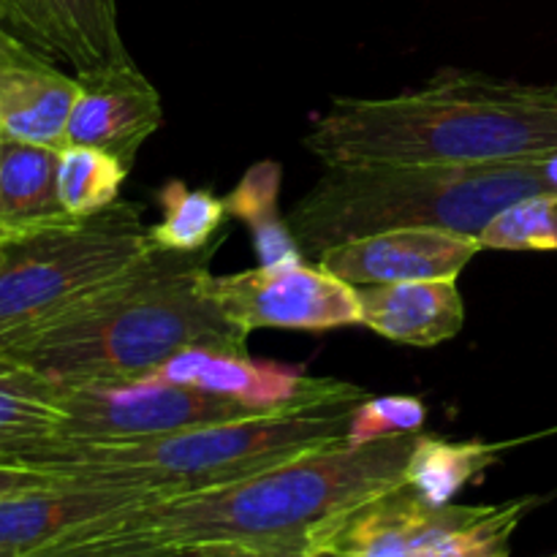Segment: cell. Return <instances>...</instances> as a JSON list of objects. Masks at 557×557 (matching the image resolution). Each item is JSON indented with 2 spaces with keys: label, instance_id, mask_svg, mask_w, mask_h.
Masks as SVG:
<instances>
[{
  "label": "cell",
  "instance_id": "cell-1",
  "mask_svg": "<svg viewBox=\"0 0 557 557\" xmlns=\"http://www.w3.org/2000/svg\"><path fill=\"white\" fill-rule=\"evenodd\" d=\"M302 147L326 169L547 158L557 152V85L446 69L392 98H335Z\"/></svg>",
  "mask_w": 557,
  "mask_h": 557
},
{
  "label": "cell",
  "instance_id": "cell-2",
  "mask_svg": "<svg viewBox=\"0 0 557 557\" xmlns=\"http://www.w3.org/2000/svg\"><path fill=\"white\" fill-rule=\"evenodd\" d=\"M419 435L319 446L221 487L158 498L114 520L112 528L177 547L308 557L351 511L406 484Z\"/></svg>",
  "mask_w": 557,
  "mask_h": 557
},
{
  "label": "cell",
  "instance_id": "cell-3",
  "mask_svg": "<svg viewBox=\"0 0 557 557\" xmlns=\"http://www.w3.org/2000/svg\"><path fill=\"white\" fill-rule=\"evenodd\" d=\"M152 245L141 259L44 330L0 351L52 381H128L194 346L248 351L210 294V261Z\"/></svg>",
  "mask_w": 557,
  "mask_h": 557
},
{
  "label": "cell",
  "instance_id": "cell-4",
  "mask_svg": "<svg viewBox=\"0 0 557 557\" xmlns=\"http://www.w3.org/2000/svg\"><path fill=\"white\" fill-rule=\"evenodd\" d=\"M354 408L232 419L145 438L49 435L22 457L20 466L152 490L169 498L237 482L319 446L346 444Z\"/></svg>",
  "mask_w": 557,
  "mask_h": 557
},
{
  "label": "cell",
  "instance_id": "cell-5",
  "mask_svg": "<svg viewBox=\"0 0 557 557\" xmlns=\"http://www.w3.org/2000/svg\"><path fill=\"white\" fill-rule=\"evenodd\" d=\"M547 158L482 166L326 169L286 221L305 259L313 261L332 245L392 228H446L479 237L517 201L557 199Z\"/></svg>",
  "mask_w": 557,
  "mask_h": 557
},
{
  "label": "cell",
  "instance_id": "cell-6",
  "mask_svg": "<svg viewBox=\"0 0 557 557\" xmlns=\"http://www.w3.org/2000/svg\"><path fill=\"white\" fill-rule=\"evenodd\" d=\"M152 248L134 201L0 250V351L44 330Z\"/></svg>",
  "mask_w": 557,
  "mask_h": 557
},
{
  "label": "cell",
  "instance_id": "cell-7",
  "mask_svg": "<svg viewBox=\"0 0 557 557\" xmlns=\"http://www.w3.org/2000/svg\"><path fill=\"white\" fill-rule=\"evenodd\" d=\"M539 504V495L433 504L403 484L330 528L308 557H509L517 528Z\"/></svg>",
  "mask_w": 557,
  "mask_h": 557
},
{
  "label": "cell",
  "instance_id": "cell-8",
  "mask_svg": "<svg viewBox=\"0 0 557 557\" xmlns=\"http://www.w3.org/2000/svg\"><path fill=\"white\" fill-rule=\"evenodd\" d=\"M63 430L74 438H145L199 424L261 417L223 395L152 381H58Z\"/></svg>",
  "mask_w": 557,
  "mask_h": 557
},
{
  "label": "cell",
  "instance_id": "cell-9",
  "mask_svg": "<svg viewBox=\"0 0 557 557\" xmlns=\"http://www.w3.org/2000/svg\"><path fill=\"white\" fill-rule=\"evenodd\" d=\"M210 294L228 324L243 335L253 330L326 332L362 324L359 288L315 261L259 264L237 275H212Z\"/></svg>",
  "mask_w": 557,
  "mask_h": 557
},
{
  "label": "cell",
  "instance_id": "cell-10",
  "mask_svg": "<svg viewBox=\"0 0 557 557\" xmlns=\"http://www.w3.org/2000/svg\"><path fill=\"white\" fill-rule=\"evenodd\" d=\"M147 379L232 397L261 417L313 411V408H354L370 397L362 386L346 381L310 379L299 368L256 362L248 351L212 346L185 348L152 370Z\"/></svg>",
  "mask_w": 557,
  "mask_h": 557
},
{
  "label": "cell",
  "instance_id": "cell-11",
  "mask_svg": "<svg viewBox=\"0 0 557 557\" xmlns=\"http://www.w3.org/2000/svg\"><path fill=\"white\" fill-rule=\"evenodd\" d=\"M158 498L163 495L152 490L60 476L0 500V557H20L82 536Z\"/></svg>",
  "mask_w": 557,
  "mask_h": 557
},
{
  "label": "cell",
  "instance_id": "cell-12",
  "mask_svg": "<svg viewBox=\"0 0 557 557\" xmlns=\"http://www.w3.org/2000/svg\"><path fill=\"white\" fill-rule=\"evenodd\" d=\"M482 243L473 234L446 228H392L332 245L315 259L351 286H384L403 281H457Z\"/></svg>",
  "mask_w": 557,
  "mask_h": 557
},
{
  "label": "cell",
  "instance_id": "cell-13",
  "mask_svg": "<svg viewBox=\"0 0 557 557\" xmlns=\"http://www.w3.org/2000/svg\"><path fill=\"white\" fill-rule=\"evenodd\" d=\"M0 20L74 76L131 60L117 25V0H0Z\"/></svg>",
  "mask_w": 557,
  "mask_h": 557
},
{
  "label": "cell",
  "instance_id": "cell-14",
  "mask_svg": "<svg viewBox=\"0 0 557 557\" xmlns=\"http://www.w3.org/2000/svg\"><path fill=\"white\" fill-rule=\"evenodd\" d=\"M76 79L79 96L65 125V147H98L131 169L141 145L163 125L158 90L134 60Z\"/></svg>",
  "mask_w": 557,
  "mask_h": 557
},
{
  "label": "cell",
  "instance_id": "cell-15",
  "mask_svg": "<svg viewBox=\"0 0 557 557\" xmlns=\"http://www.w3.org/2000/svg\"><path fill=\"white\" fill-rule=\"evenodd\" d=\"M79 96V79L52 58L0 25V136L65 147V125Z\"/></svg>",
  "mask_w": 557,
  "mask_h": 557
},
{
  "label": "cell",
  "instance_id": "cell-16",
  "mask_svg": "<svg viewBox=\"0 0 557 557\" xmlns=\"http://www.w3.org/2000/svg\"><path fill=\"white\" fill-rule=\"evenodd\" d=\"M58 161L60 150L54 147L0 139V245L25 243L79 223L60 201Z\"/></svg>",
  "mask_w": 557,
  "mask_h": 557
},
{
  "label": "cell",
  "instance_id": "cell-17",
  "mask_svg": "<svg viewBox=\"0 0 557 557\" xmlns=\"http://www.w3.org/2000/svg\"><path fill=\"white\" fill-rule=\"evenodd\" d=\"M362 324L392 343L433 348L460 335L466 305L457 281H403L359 288Z\"/></svg>",
  "mask_w": 557,
  "mask_h": 557
},
{
  "label": "cell",
  "instance_id": "cell-18",
  "mask_svg": "<svg viewBox=\"0 0 557 557\" xmlns=\"http://www.w3.org/2000/svg\"><path fill=\"white\" fill-rule=\"evenodd\" d=\"M60 430L58 381L0 354V462L20 466L27 449Z\"/></svg>",
  "mask_w": 557,
  "mask_h": 557
},
{
  "label": "cell",
  "instance_id": "cell-19",
  "mask_svg": "<svg viewBox=\"0 0 557 557\" xmlns=\"http://www.w3.org/2000/svg\"><path fill=\"white\" fill-rule=\"evenodd\" d=\"M283 169L275 161H259L243 174L232 194L223 199L226 212L250 228L256 256L261 267L292 264L305 261L302 248L294 237L288 221L281 218L277 196H281Z\"/></svg>",
  "mask_w": 557,
  "mask_h": 557
},
{
  "label": "cell",
  "instance_id": "cell-20",
  "mask_svg": "<svg viewBox=\"0 0 557 557\" xmlns=\"http://www.w3.org/2000/svg\"><path fill=\"white\" fill-rule=\"evenodd\" d=\"M506 446L482 441H444L422 433L406 468V487L433 504H451L455 495L498 462Z\"/></svg>",
  "mask_w": 557,
  "mask_h": 557
},
{
  "label": "cell",
  "instance_id": "cell-21",
  "mask_svg": "<svg viewBox=\"0 0 557 557\" xmlns=\"http://www.w3.org/2000/svg\"><path fill=\"white\" fill-rule=\"evenodd\" d=\"M161 221L150 226L152 245L177 253H199L215 243L223 218L228 215L223 199L201 188H188L183 180H169L158 190Z\"/></svg>",
  "mask_w": 557,
  "mask_h": 557
},
{
  "label": "cell",
  "instance_id": "cell-22",
  "mask_svg": "<svg viewBox=\"0 0 557 557\" xmlns=\"http://www.w3.org/2000/svg\"><path fill=\"white\" fill-rule=\"evenodd\" d=\"M131 169L98 147H63L58 161V194L74 218H90L117 201Z\"/></svg>",
  "mask_w": 557,
  "mask_h": 557
},
{
  "label": "cell",
  "instance_id": "cell-23",
  "mask_svg": "<svg viewBox=\"0 0 557 557\" xmlns=\"http://www.w3.org/2000/svg\"><path fill=\"white\" fill-rule=\"evenodd\" d=\"M484 250H557V199L533 196L506 207L479 234Z\"/></svg>",
  "mask_w": 557,
  "mask_h": 557
},
{
  "label": "cell",
  "instance_id": "cell-24",
  "mask_svg": "<svg viewBox=\"0 0 557 557\" xmlns=\"http://www.w3.org/2000/svg\"><path fill=\"white\" fill-rule=\"evenodd\" d=\"M428 424V406L411 395L368 397L351 411L348 444H370L381 438L422 433Z\"/></svg>",
  "mask_w": 557,
  "mask_h": 557
},
{
  "label": "cell",
  "instance_id": "cell-25",
  "mask_svg": "<svg viewBox=\"0 0 557 557\" xmlns=\"http://www.w3.org/2000/svg\"><path fill=\"white\" fill-rule=\"evenodd\" d=\"M54 479H60L58 473L36 471V468L9 466V462H0V500L11 498V495L27 493V490L44 487V484H52Z\"/></svg>",
  "mask_w": 557,
  "mask_h": 557
},
{
  "label": "cell",
  "instance_id": "cell-26",
  "mask_svg": "<svg viewBox=\"0 0 557 557\" xmlns=\"http://www.w3.org/2000/svg\"><path fill=\"white\" fill-rule=\"evenodd\" d=\"M199 557H277V555L259 553V549H245V547H199Z\"/></svg>",
  "mask_w": 557,
  "mask_h": 557
},
{
  "label": "cell",
  "instance_id": "cell-27",
  "mask_svg": "<svg viewBox=\"0 0 557 557\" xmlns=\"http://www.w3.org/2000/svg\"><path fill=\"white\" fill-rule=\"evenodd\" d=\"M145 557H199V547H177V544H161L156 553Z\"/></svg>",
  "mask_w": 557,
  "mask_h": 557
},
{
  "label": "cell",
  "instance_id": "cell-28",
  "mask_svg": "<svg viewBox=\"0 0 557 557\" xmlns=\"http://www.w3.org/2000/svg\"><path fill=\"white\" fill-rule=\"evenodd\" d=\"M547 177L553 180V185L557 188V152H555V156L547 158Z\"/></svg>",
  "mask_w": 557,
  "mask_h": 557
},
{
  "label": "cell",
  "instance_id": "cell-29",
  "mask_svg": "<svg viewBox=\"0 0 557 557\" xmlns=\"http://www.w3.org/2000/svg\"><path fill=\"white\" fill-rule=\"evenodd\" d=\"M0 25H3V20H0Z\"/></svg>",
  "mask_w": 557,
  "mask_h": 557
},
{
  "label": "cell",
  "instance_id": "cell-30",
  "mask_svg": "<svg viewBox=\"0 0 557 557\" xmlns=\"http://www.w3.org/2000/svg\"><path fill=\"white\" fill-rule=\"evenodd\" d=\"M0 250H3V245H0Z\"/></svg>",
  "mask_w": 557,
  "mask_h": 557
},
{
  "label": "cell",
  "instance_id": "cell-31",
  "mask_svg": "<svg viewBox=\"0 0 557 557\" xmlns=\"http://www.w3.org/2000/svg\"><path fill=\"white\" fill-rule=\"evenodd\" d=\"M0 139H3V136H0Z\"/></svg>",
  "mask_w": 557,
  "mask_h": 557
},
{
  "label": "cell",
  "instance_id": "cell-32",
  "mask_svg": "<svg viewBox=\"0 0 557 557\" xmlns=\"http://www.w3.org/2000/svg\"><path fill=\"white\" fill-rule=\"evenodd\" d=\"M553 557H557V555H553Z\"/></svg>",
  "mask_w": 557,
  "mask_h": 557
}]
</instances>
